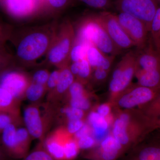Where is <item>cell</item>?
Segmentation results:
<instances>
[{
    "mask_svg": "<svg viewBox=\"0 0 160 160\" xmlns=\"http://www.w3.org/2000/svg\"><path fill=\"white\" fill-rule=\"evenodd\" d=\"M89 7L106 10L113 5V0H80Z\"/></svg>",
    "mask_w": 160,
    "mask_h": 160,
    "instance_id": "31",
    "label": "cell"
},
{
    "mask_svg": "<svg viewBox=\"0 0 160 160\" xmlns=\"http://www.w3.org/2000/svg\"><path fill=\"white\" fill-rule=\"evenodd\" d=\"M12 27L0 20V43L6 44L9 41Z\"/></svg>",
    "mask_w": 160,
    "mask_h": 160,
    "instance_id": "38",
    "label": "cell"
},
{
    "mask_svg": "<svg viewBox=\"0 0 160 160\" xmlns=\"http://www.w3.org/2000/svg\"><path fill=\"white\" fill-rule=\"evenodd\" d=\"M24 73L18 71H6L0 76V87L9 91L15 98L22 97L29 84Z\"/></svg>",
    "mask_w": 160,
    "mask_h": 160,
    "instance_id": "10",
    "label": "cell"
},
{
    "mask_svg": "<svg viewBox=\"0 0 160 160\" xmlns=\"http://www.w3.org/2000/svg\"><path fill=\"white\" fill-rule=\"evenodd\" d=\"M160 90L132 84L110 103L117 110L139 109L152 101Z\"/></svg>",
    "mask_w": 160,
    "mask_h": 160,
    "instance_id": "6",
    "label": "cell"
},
{
    "mask_svg": "<svg viewBox=\"0 0 160 160\" xmlns=\"http://www.w3.org/2000/svg\"><path fill=\"white\" fill-rule=\"evenodd\" d=\"M112 107L111 103H103L99 105L96 112L98 114L107 118L110 115Z\"/></svg>",
    "mask_w": 160,
    "mask_h": 160,
    "instance_id": "42",
    "label": "cell"
},
{
    "mask_svg": "<svg viewBox=\"0 0 160 160\" xmlns=\"http://www.w3.org/2000/svg\"><path fill=\"white\" fill-rule=\"evenodd\" d=\"M1 0H0V2H1Z\"/></svg>",
    "mask_w": 160,
    "mask_h": 160,
    "instance_id": "50",
    "label": "cell"
},
{
    "mask_svg": "<svg viewBox=\"0 0 160 160\" xmlns=\"http://www.w3.org/2000/svg\"><path fill=\"white\" fill-rule=\"evenodd\" d=\"M70 106L85 111L90 109L91 103L86 95L82 97L70 99Z\"/></svg>",
    "mask_w": 160,
    "mask_h": 160,
    "instance_id": "32",
    "label": "cell"
},
{
    "mask_svg": "<svg viewBox=\"0 0 160 160\" xmlns=\"http://www.w3.org/2000/svg\"><path fill=\"white\" fill-rule=\"evenodd\" d=\"M115 57L104 54L99 49L91 45L87 52L86 59L92 69L102 68L111 70Z\"/></svg>",
    "mask_w": 160,
    "mask_h": 160,
    "instance_id": "16",
    "label": "cell"
},
{
    "mask_svg": "<svg viewBox=\"0 0 160 160\" xmlns=\"http://www.w3.org/2000/svg\"><path fill=\"white\" fill-rule=\"evenodd\" d=\"M69 65H66L60 69L59 79L55 88L59 94H63L68 91L70 86L74 82V76L69 69Z\"/></svg>",
    "mask_w": 160,
    "mask_h": 160,
    "instance_id": "21",
    "label": "cell"
},
{
    "mask_svg": "<svg viewBox=\"0 0 160 160\" xmlns=\"http://www.w3.org/2000/svg\"><path fill=\"white\" fill-rule=\"evenodd\" d=\"M56 26L49 24L21 32L12 28L9 40L13 44L15 50L13 55L14 64L30 65L47 53L57 32Z\"/></svg>",
    "mask_w": 160,
    "mask_h": 160,
    "instance_id": "1",
    "label": "cell"
},
{
    "mask_svg": "<svg viewBox=\"0 0 160 160\" xmlns=\"http://www.w3.org/2000/svg\"><path fill=\"white\" fill-rule=\"evenodd\" d=\"M82 120H68L67 132L70 135L74 134L84 125Z\"/></svg>",
    "mask_w": 160,
    "mask_h": 160,
    "instance_id": "40",
    "label": "cell"
},
{
    "mask_svg": "<svg viewBox=\"0 0 160 160\" xmlns=\"http://www.w3.org/2000/svg\"><path fill=\"white\" fill-rule=\"evenodd\" d=\"M65 160H73L77 157L80 149L76 140L66 134L64 140Z\"/></svg>",
    "mask_w": 160,
    "mask_h": 160,
    "instance_id": "25",
    "label": "cell"
},
{
    "mask_svg": "<svg viewBox=\"0 0 160 160\" xmlns=\"http://www.w3.org/2000/svg\"><path fill=\"white\" fill-rule=\"evenodd\" d=\"M26 129L32 137L41 139L44 132V125L39 109L35 106H28L24 112Z\"/></svg>",
    "mask_w": 160,
    "mask_h": 160,
    "instance_id": "15",
    "label": "cell"
},
{
    "mask_svg": "<svg viewBox=\"0 0 160 160\" xmlns=\"http://www.w3.org/2000/svg\"><path fill=\"white\" fill-rule=\"evenodd\" d=\"M10 158L8 157L3 150L2 148L0 146V160H10Z\"/></svg>",
    "mask_w": 160,
    "mask_h": 160,
    "instance_id": "44",
    "label": "cell"
},
{
    "mask_svg": "<svg viewBox=\"0 0 160 160\" xmlns=\"http://www.w3.org/2000/svg\"><path fill=\"white\" fill-rule=\"evenodd\" d=\"M123 160H160V138L145 139L130 149Z\"/></svg>",
    "mask_w": 160,
    "mask_h": 160,
    "instance_id": "11",
    "label": "cell"
},
{
    "mask_svg": "<svg viewBox=\"0 0 160 160\" xmlns=\"http://www.w3.org/2000/svg\"><path fill=\"white\" fill-rule=\"evenodd\" d=\"M149 33L153 47L160 54V6L152 22Z\"/></svg>",
    "mask_w": 160,
    "mask_h": 160,
    "instance_id": "23",
    "label": "cell"
},
{
    "mask_svg": "<svg viewBox=\"0 0 160 160\" xmlns=\"http://www.w3.org/2000/svg\"><path fill=\"white\" fill-rule=\"evenodd\" d=\"M72 0H46V5L53 10L65 9L71 2Z\"/></svg>",
    "mask_w": 160,
    "mask_h": 160,
    "instance_id": "39",
    "label": "cell"
},
{
    "mask_svg": "<svg viewBox=\"0 0 160 160\" xmlns=\"http://www.w3.org/2000/svg\"><path fill=\"white\" fill-rule=\"evenodd\" d=\"M18 102L12 94L2 87H0V112L18 115Z\"/></svg>",
    "mask_w": 160,
    "mask_h": 160,
    "instance_id": "20",
    "label": "cell"
},
{
    "mask_svg": "<svg viewBox=\"0 0 160 160\" xmlns=\"http://www.w3.org/2000/svg\"><path fill=\"white\" fill-rule=\"evenodd\" d=\"M98 16L112 41L119 49L122 51L135 47L134 42L120 24L116 14L103 11L98 13Z\"/></svg>",
    "mask_w": 160,
    "mask_h": 160,
    "instance_id": "8",
    "label": "cell"
},
{
    "mask_svg": "<svg viewBox=\"0 0 160 160\" xmlns=\"http://www.w3.org/2000/svg\"><path fill=\"white\" fill-rule=\"evenodd\" d=\"M49 75V73L48 70L46 69H40L36 72L33 74L32 82L46 86Z\"/></svg>",
    "mask_w": 160,
    "mask_h": 160,
    "instance_id": "37",
    "label": "cell"
},
{
    "mask_svg": "<svg viewBox=\"0 0 160 160\" xmlns=\"http://www.w3.org/2000/svg\"><path fill=\"white\" fill-rule=\"evenodd\" d=\"M67 133H58L50 137L45 142L44 149L52 157L57 160H65L64 140Z\"/></svg>",
    "mask_w": 160,
    "mask_h": 160,
    "instance_id": "18",
    "label": "cell"
},
{
    "mask_svg": "<svg viewBox=\"0 0 160 160\" xmlns=\"http://www.w3.org/2000/svg\"><path fill=\"white\" fill-rule=\"evenodd\" d=\"M68 120H82L84 116V111L82 109L69 106L62 109Z\"/></svg>",
    "mask_w": 160,
    "mask_h": 160,
    "instance_id": "36",
    "label": "cell"
},
{
    "mask_svg": "<svg viewBox=\"0 0 160 160\" xmlns=\"http://www.w3.org/2000/svg\"><path fill=\"white\" fill-rule=\"evenodd\" d=\"M46 89V86L30 82L26 89L25 95L29 101L36 102L42 97Z\"/></svg>",
    "mask_w": 160,
    "mask_h": 160,
    "instance_id": "27",
    "label": "cell"
},
{
    "mask_svg": "<svg viewBox=\"0 0 160 160\" xmlns=\"http://www.w3.org/2000/svg\"><path fill=\"white\" fill-rule=\"evenodd\" d=\"M16 130V125L10 124L1 133L0 146L10 159L22 158L17 140Z\"/></svg>",
    "mask_w": 160,
    "mask_h": 160,
    "instance_id": "14",
    "label": "cell"
},
{
    "mask_svg": "<svg viewBox=\"0 0 160 160\" xmlns=\"http://www.w3.org/2000/svg\"><path fill=\"white\" fill-rule=\"evenodd\" d=\"M60 69L54 70L49 74V78L46 84V87L49 89H54L57 86L59 79Z\"/></svg>",
    "mask_w": 160,
    "mask_h": 160,
    "instance_id": "41",
    "label": "cell"
},
{
    "mask_svg": "<svg viewBox=\"0 0 160 160\" xmlns=\"http://www.w3.org/2000/svg\"><path fill=\"white\" fill-rule=\"evenodd\" d=\"M92 130L90 125L88 123H84V125L81 127V129L74 134V138L77 140L83 137L90 135L92 133Z\"/></svg>",
    "mask_w": 160,
    "mask_h": 160,
    "instance_id": "43",
    "label": "cell"
},
{
    "mask_svg": "<svg viewBox=\"0 0 160 160\" xmlns=\"http://www.w3.org/2000/svg\"><path fill=\"white\" fill-rule=\"evenodd\" d=\"M159 128L157 122L139 109L118 110L112 124V135L121 144L126 154Z\"/></svg>",
    "mask_w": 160,
    "mask_h": 160,
    "instance_id": "2",
    "label": "cell"
},
{
    "mask_svg": "<svg viewBox=\"0 0 160 160\" xmlns=\"http://www.w3.org/2000/svg\"><path fill=\"white\" fill-rule=\"evenodd\" d=\"M78 146L81 150L86 151L92 149L97 145L92 135H87L77 140Z\"/></svg>",
    "mask_w": 160,
    "mask_h": 160,
    "instance_id": "34",
    "label": "cell"
},
{
    "mask_svg": "<svg viewBox=\"0 0 160 160\" xmlns=\"http://www.w3.org/2000/svg\"><path fill=\"white\" fill-rule=\"evenodd\" d=\"M120 24L128 36L134 42L138 50L145 48L149 41V31L145 23L126 13L116 14Z\"/></svg>",
    "mask_w": 160,
    "mask_h": 160,
    "instance_id": "9",
    "label": "cell"
},
{
    "mask_svg": "<svg viewBox=\"0 0 160 160\" xmlns=\"http://www.w3.org/2000/svg\"><path fill=\"white\" fill-rule=\"evenodd\" d=\"M18 116L6 112H0V129L2 131L10 124L16 125L18 121Z\"/></svg>",
    "mask_w": 160,
    "mask_h": 160,
    "instance_id": "35",
    "label": "cell"
},
{
    "mask_svg": "<svg viewBox=\"0 0 160 160\" xmlns=\"http://www.w3.org/2000/svg\"><path fill=\"white\" fill-rule=\"evenodd\" d=\"M76 32L69 20L61 25L54 40L47 53V60L49 64L62 68L70 62L69 56L74 44Z\"/></svg>",
    "mask_w": 160,
    "mask_h": 160,
    "instance_id": "4",
    "label": "cell"
},
{
    "mask_svg": "<svg viewBox=\"0 0 160 160\" xmlns=\"http://www.w3.org/2000/svg\"><path fill=\"white\" fill-rule=\"evenodd\" d=\"M5 45L0 43V65L7 68L14 63L13 55L7 51Z\"/></svg>",
    "mask_w": 160,
    "mask_h": 160,
    "instance_id": "33",
    "label": "cell"
},
{
    "mask_svg": "<svg viewBox=\"0 0 160 160\" xmlns=\"http://www.w3.org/2000/svg\"><path fill=\"white\" fill-rule=\"evenodd\" d=\"M84 84L78 80H75L69 87V92L70 99L76 98L86 95L87 92L84 88Z\"/></svg>",
    "mask_w": 160,
    "mask_h": 160,
    "instance_id": "29",
    "label": "cell"
},
{
    "mask_svg": "<svg viewBox=\"0 0 160 160\" xmlns=\"http://www.w3.org/2000/svg\"><path fill=\"white\" fill-rule=\"evenodd\" d=\"M135 76L138 85L150 89H160V69L150 71L136 70Z\"/></svg>",
    "mask_w": 160,
    "mask_h": 160,
    "instance_id": "19",
    "label": "cell"
},
{
    "mask_svg": "<svg viewBox=\"0 0 160 160\" xmlns=\"http://www.w3.org/2000/svg\"><path fill=\"white\" fill-rule=\"evenodd\" d=\"M93 70L90 80L92 82L98 85L105 83L109 77L110 70H106L102 68H96Z\"/></svg>",
    "mask_w": 160,
    "mask_h": 160,
    "instance_id": "30",
    "label": "cell"
},
{
    "mask_svg": "<svg viewBox=\"0 0 160 160\" xmlns=\"http://www.w3.org/2000/svg\"><path fill=\"white\" fill-rule=\"evenodd\" d=\"M0 2L6 12L14 18L29 16L42 7L36 0H1Z\"/></svg>",
    "mask_w": 160,
    "mask_h": 160,
    "instance_id": "12",
    "label": "cell"
},
{
    "mask_svg": "<svg viewBox=\"0 0 160 160\" xmlns=\"http://www.w3.org/2000/svg\"><path fill=\"white\" fill-rule=\"evenodd\" d=\"M92 72V68L87 59L79 61L77 74L76 76L77 78V80L85 84L91 80Z\"/></svg>",
    "mask_w": 160,
    "mask_h": 160,
    "instance_id": "26",
    "label": "cell"
},
{
    "mask_svg": "<svg viewBox=\"0 0 160 160\" xmlns=\"http://www.w3.org/2000/svg\"><path fill=\"white\" fill-rule=\"evenodd\" d=\"M113 5L119 12L132 16L150 26L159 5L157 0H113Z\"/></svg>",
    "mask_w": 160,
    "mask_h": 160,
    "instance_id": "7",
    "label": "cell"
},
{
    "mask_svg": "<svg viewBox=\"0 0 160 160\" xmlns=\"http://www.w3.org/2000/svg\"><path fill=\"white\" fill-rule=\"evenodd\" d=\"M157 1L159 5L160 6V0H157Z\"/></svg>",
    "mask_w": 160,
    "mask_h": 160,
    "instance_id": "47",
    "label": "cell"
},
{
    "mask_svg": "<svg viewBox=\"0 0 160 160\" xmlns=\"http://www.w3.org/2000/svg\"><path fill=\"white\" fill-rule=\"evenodd\" d=\"M143 113L151 119L158 123L160 122V90L157 95L150 102L139 109Z\"/></svg>",
    "mask_w": 160,
    "mask_h": 160,
    "instance_id": "22",
    "label": "cell"
},
{
    "mask_svg": "<svg viewBox=\"0 0 160 160\" xmlns=\"http://www.w3.org/2000/svg\"><path fill=\"white\" fill-rule=\"evenodd\" d=\"M136 69V52H128L121 58L112 72L109 84V102L131 85Z\"/></svg>",
    "mask_w": 160,
    "mask_h": 160,
    "instance_id": "5",
    "label": "cell"
},
{
    "mask_svg": "<svg viewBox=\"0 0 160 160\" xmlns=\"http://www.w3.org/2000/svg\"><path fill=\"white\" fill-rule=\"evenodd\" d=\"M2 130H1V129H0V134H1V133H2Z\"/></svg>",
    "mask_w": 160,
    "mask_h": 160,
    "instance_id": "48",
    "label": "cell"
},
{
    "mask_svg": "<svg viewBox=\"0 0 160 160\" xmlns=\"http://www.w3.org/2000/svg\"><path fill=\"white\" fill-rule=\"evenodd\" d=\"M159 129H160V122H159ZM159 137L160 138V137Z\"/></svg>",
    "mask_w": 160,
    "mask_h": 160,
    "instance_id": "49",
    "label": "cell"
},
{
    "mask_svg": "<svg viewBox=\"0 0 160 160\" xmlns=\"http://www.w3.org/2000/svg\"><path fill=\"white\" fill-rule=\"evenodd\" d=\"M23 160H57L52 157L43 147L35 149L23 158Z\"/></svg>",
    "mask_w": 160,
    "mask_h": 160,
    "instance_id": "28",
    "label": "cell"
},
{
    "mask_svg": "<svg viewBox=\"0 0 160 160\" xmlns=\"http://www.w3.org/2000/svg\"><path fill=\"white\" fill-rule=\"evenodd\" d=\"M7 69V68H6V67H4V66L0 65V73L2 72V71L6 70Z\"/></svg>",
    "mask_w": 160,
    "mask_h": 160,
    "instance_id": "46",
    "label": "cell"
},
{
    "mask_svg": "<svg viewBox=\"0 0 160 160\" xmlns=\"http://www.w3.org/2000/svg\"><path fill=\"white\" fill-rule=\"evenodd\" d=\"M42 7L46 4V0H36Z\"/></svg>",
    "mask_w": 160,
    "mask_h": 160,
    "instance_id": "45",
    "label": "cell"
},
{
    "mask_svg": "<svg viewBox=\"0 0 160 160\" xmlns=\"http://www.w3.org/2000/svg\"><path fill=\"white\" fill-rule=\"evenodd\" d=\"M136 54V70L150 71L160 69V54L152 45L150 39L147 46L137 50Z\"/></svg>",
    "mask_w": 160,
    "mask_h": 160,
    "instance_id": "13",
    "label": "cell"
},
{
    "mask_svg": "<svg viewBox=\"0 0 160 160\" xmlns=\"http://www.w3.org/2000/svg\"><path fill=\"white\" fill-rule=\"evenodd\" d=\"M91 46L88 43L75 40L69 56L70 62H78L86 58L87 50Z\"/></svg>",
    "mask_w": 160,
    "mask_h": 160,
    "instance_id": "24",
    "label": "cell"
},
{
    "mask_svg": "<svg viewBox=\"0 0 160 160\" xmlns=\"http://www.w3.org/2000/svg\"><path fill=\"white\" fill-rule=\"evenodd\" d=\"M88 122L92 128V136L98 145L107 136L106 135L109 128V121L97 112L93 111L89 113Z\"/></svg>",
    "mask_w": 160,
    "mask_h": 160,
    "instance_id": "17",
    "label": "cell"
},
{
    "mask_svg": "<svg viewBox=\"0 0 160 160\" xmlns=\"http://www.w3.org/2000/svg\"><path fill=\"white\" fill-rule=\"evenodd\" d=\"M78 24L75 40L92 45L107 55L116 57L122 52L109 37L98 14L85 16Z\"/></svg>",
    "mask_w": 160,
    "mask_h": 160,
    "instance_id": "3",
    "label": "cell"
}]
</instances>
